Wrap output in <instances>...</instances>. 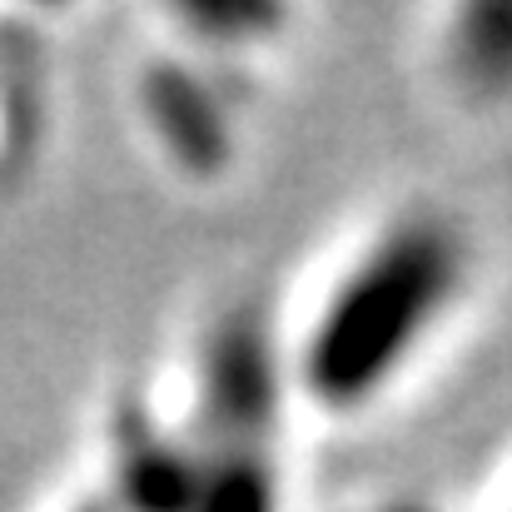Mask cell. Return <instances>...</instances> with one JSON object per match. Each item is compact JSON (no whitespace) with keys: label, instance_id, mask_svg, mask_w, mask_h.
<instances>
[{"label":"cell","instance_id":"cell-2","mask_svg":"<svg viewBox=\"0 0 512 512\" xmlns=\"http://www.w3.org/2000/svg\"><path fill=\"white\" fill-rule=\"evenodd\" d=\"M498 512H512V478H508V488H503V498H498Z\"/></svg>","mask_w":512,"mask_h":512},{"label":"cell","instance_id":"cell-1","mask_svg":"<svg viewBox=\"0 0 512 512\" xmlns=\"http://www.w3.org/2000/svg\"><path fill=\"white\" fill-rule=\"evenodd\" d=\"M478 249L458 214L408 204L363 229L279 343L284 383L319 418L353 423L428 368L473 299Z\"/></svg>","mask_w":512,"mask_h":512}]
</instances>
